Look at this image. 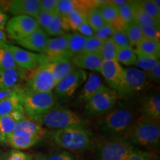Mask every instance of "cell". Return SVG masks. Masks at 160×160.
<instances>
[{
    "mask_svg": "<svg viewBox=\"0 0 160 160\" xmlns=\"http://www.w3.org/2000/svg\"><path fill=\"white\" fill-rule=\"evenodd\" d=\"M137 59L135 62V65L140 68L144 71L149 72L159 62V58H153L146 56L137 54Z\"/></svg>",
    "mask_w": 160,
    "mask_h": 160,
    "instance_id": "cell-38",
    "label": "cell"
},
{
    "mask_svg": "<svg viewBox=\"0 0 160 160\" xmlns=\"http://www.w3.org/2000/svg\"><path fill=\"white\" fill-rule=\"evenodd\" d=\"M27 160H48L47 155H37L34 158L28 157Z\"/></svg>",
    "mask_w": 160,
    "mask_h": 160,
    "instance_id": "cell-55",
    "label": "cell"
},
{
    "mask_svg": "<svg viewBox=\"0 0 160 160\" xmlns=\"http://www.w3.org/2000/svg\"><path fill=\"white\" fill-rule=\"evenodd\" d=\"M40 28L34 18L28 16H16L8 21L6 31L9 37L18 40L22 39Z\"/></svg>",
    "mask_w": 160,
    "mask_h": 160,
    "instance_id": "cell-9",
    "label": "cell"
},
{
    "mask_svg": "<svg viewBox=\"0 0 160 160\" xmlns=\"http://www.w3.org/2000/svg\"><path fill=\"white\" fill-rule=\"evenodd\" d=\"M24 88L18 87L13 94L0 101V117L8 115L17 110L23 109Z\"/></svg>",
    "mask_w": 160,
    "mask_h": 160,
    "instance_id": "cell-21",
    "label": "cell"
},
{
    "mask_svg": "<svg viewBox=\"0 0 160 160\" xmlns=\"http://www.w3.org/2000/svg\"><path fill=\"white\" fill-rule=\"evenodd\" d=\"M131 46H136L144 39L141 28L135 22L127 24L124 30Z\"/></svg>",
    "mask_w": 160,
    "mask_h": 160,
    "instance_id": "cell-30",
    "label": "cell"
},
{
    "mask_svg": "<svg viewBox=\"0 0 160 160\" xmlns=\"http://www.w3.org/2000/svg\"><path fill=\"white\" fill-rule=\"evenodd\" d=\"M120 17L126 23L128 24L134 22V7L133 1H129L128 2L121 7L117 8Z\"/></svg>",
    "mask_w": 160,
    "mask_h": 160,
    "instance_id": "cell-39",
    "label": "cell"
},
{
    "mask_svg": "<svg viewBox=\"0 0 160 160\" xmlns=\"http://www.w3.org/2000/svg\"><path fill=\"white\" fill-rule=\"evenodd\" d=\"M41 139L38 136L29 135L20 131H13L7 138V143L15 149L25 150L34 146Z\"/></svg>",
    "mask_w": 160,
    "mask_h": 160,
    "instance_id": "cell-19",
    "label": "cell"
},
{
    "mask_svg": "<svg viewBox=\"0 0 160 160\" xmlns=\"http://www.w3.org/2000/svg\"><path fill=\"white\" fill-rule=\"evenodd\" d=\"M119 49L132 48L127 36L124 31H117L113 33L111 38Z\"/></svg>",
    "mask_w": 160,
    "mask_h": 160,
    "instance_id": "cell-42",
    "label": "cell"
},
{
    "mask_svg": "<svg viewBox=\"0 0 160 160\" xmlns=\"http://www.w3.org/2000/svg\"><path fill=\"white\" fill-rule=\"evenodd\" d=\"M148 85L145 72L137 68H126L121 83L116 92L122 97H128L142 91Z\"/></svg>",
    "mask_w": 160,
    "mask_h": 160,
    "instance_id": "cell-6",
    "label": "cell"
},
{
    "mask_svg": "<svg viewBox=\"0 0 160 160\" xmlns=\"http://www.w3.org/2000/svg\"><path fill=\"white\" fill-rule=\"evenodd\" d=\"M0 48L11 52L16 64L20 69L25 71H32L39 67L42 60V54H37L33 52L22 49L17 46L3 43Z\"/></svg>",
    "mask_w": 160,
    "mask_h": 160,
    "instance_id": "cell-10",
    "label": "cell"
},
{
    "mask_svg": "<svg viewBox=\"0 0 160 160\" xmlns=\"http://www.w3.org/2000/svg\"><path fill=\"white\" fill-rule=\"evenodd\" d=\"M8 155H1L0 156V160H8Z\"/></svg>",
    "mask_w": 160,
    "mask_h": 160,
    "instance_id": "cell-59",
    "label": "cell"
},
{
    "mask_svg": "<svg viewBox=\"0 0 160 160\" xmlns=\"http://www.w3.org/2000/svg\"><path fill=\"white\" fill-rule=\"evenodd\" d=\"M17 122L10 115L0 117V133L6 138L13 133Z\"/></svg>",
    "mask_w": 160,
    "mask_h": 160,
    "instance_id": "cell-37",
    "label": "cell"
},
{
    "mask_svg": "<svg viewBox=\"0 0 160 160\" xmlns=\"http://www.w3.org/2000/svg\"><path fill=\"white\" fill-rule=\"evenodd\" d=\"M26 71L23 70L0 71V91L19 87L18 84L25 77Z\"/></svg>",
    "mask_w": 160,
    "mask_h": 160,
    "instance_id": "cell-23",
    "label": "cell"
},
{
    "mask_svg": "<svg viewBox=\"0 0 160 160\" xmlns=\"http://www.w3.org/2000/svg\"><path fill=\"white\" fill-rule=\"evenodd\" d=\"M65 37L68 42L70 59H73L76 56L82 53L87 38L79 33H66Z\"/></svg>",
    "mask_w": 160,
    "mask_h": 160,
    "instance_id": "cell-25",
    "label": "cell"
},
{
    "mask_svg": "<svg viewBox=\"0 0 160 160\" xmlns=\"http://www.w3.org/2000/svg\"><path fill=\"white\" fill-rule=\"evenodd\" d=\"M42 125L51 128L61 130L83 126V120L77 114L65 108H51L33 119Z\"/></svg>",
    "mask_w": 160,
    "mask_h": 160,
    "instance_id": "cell-3",
    "label": "cell"
},
{
    "mask_svg": "<svg viewBox=\"0 0 160 160\" xmlns=\"http://www.w3.org/2000/svg\"><path fill=\"white\" fill-rule=\"evenodd\" d=\"M64 19L69 30L72 31H77L79 26L86 21L85 16L77 11L69 13L66 17H64Z\"/></svg>",
    "mask_w": 160,
    "mask_h": 160,
    "instance_id": "cell-36",
    "label": "cell"
},
{
    "mask_svg": "<svg viewBox=\"0 0 160 160\" xmlns=\"http://www.w3.org/2000/svg\"><path fill=\"white\" fill-rule=\"evenodd\" d=\"M144 38L154 41H160V32L159 29L151 25H139Z\"/></svg>",
    "mask_w": 160,
    "mask_h": 160,
    "instance_id": "cell-43",
    "label": "cell"
},
{
    "mask_svg": "<svg viewBox=\"0 0 160 160\" xmlns=\"http://www.w3.org/2000/svg\"><path fill=\"white\" fill-rule=\"evenodd\" d=\"M68 31L70 30L65 22L64 17L55 13L53 15V21L45 33L47 35L57 36V37L65 35V32Z\"/></svg>",
    "mask_w": 160,
    "mask_h": 160,
    "instance_id": "cell-28",
    "label": "cell"
},
{
    "mask_svg": "<svg viewBox=\"0 0 160 160\" xmlns=\"http://www.w3.org/2000/svg\"><path fill=\"white\" fill-rule=\"evenodd\" d=\"M103 42L99 40L95 37H91L87 38L86 42L84 48V53H93V54H99L101 51L102 45Z\"/></svg>",
    "mask_w": 160,
    "mask_h": 160,
    "instance_id": "cell-40",
    "label": "cell"
},
{
    "mask_svg": "<svg viewBox=\"0 0 160 160\" xmlns=\"http://www.w3.org/2000/svg\"><path fill=\"white\" fill-rule=\"evenodd\" d=\"M77 31H79L80 34L84 36V37H85L86 38L93 37V33H94V31L91 28V26L87 23L86 21L84 22L79 26Z\"/></svg>",
    "mask_w": 160,
    "mask_h": 160,
    "instance_id": "cell-47",
    "label": "cell"
},
{
    "mask_svg": "<svg viewBox=\"0 0 160 160\" xmlns=\"http://www.w3.org/2000/svg\"><path fill=\"white\" fill-rule=\"evenodd\" d=\"M104 87L101 78L94 73H91L80 93L79 101L86 103Z\"/></svg>",
    "mask_w": 160,
    "mask_h": 160,
    "instance_id": "cell-22",
    "label": "cell"
},
{
    "mask_svg": "<svg viewBox=\"0 0 160 160\" xmlns=\"http://www.w3.org/2000/svg\"><path fill=\"white\" fill-rule=\"evenodd\" d=\"M111 4H113V5H115L116 7L119 8L121 7L125 4H127L129 1H126V0H113V1H110Z\"/></svg>",
    "mask_w": 160,
    "mask_h": 160,
    "instance_id": "cell-53",
    "label": "cell"
},
{
    "mask_svg": "<svg viewBox=\"0 0 160 160\" xmlns=\"http://www.w3.org/2000/svg\"><path fill=\"white\" fill-rule=\"evenodd\" d=\"M132 151L133 148L129 142L115 139L100 144L96 153L99 160H126Z\"/></svg>",
    "mask_w": 160,
    "mask_h": 160,
    "instance_id": "cell-7",
    "label": "cell"
},
{
    "mask_svg": "<svg viewBox=\"0 0 160 160\" xmlns=\"http://www.w3.org/2000/svg\"><path fill=\"white\" fill-rule=\"evenodd\" d=\"M115 33V31L112 28L111 25L106 24L102 28L94 31L93 37H95L97 39L101 40L102 42H105L106 40L110 39L112 37L113 33Z\"/></svg>",
    "mask_w": 160,
    "mask_h": 160,
    "instance_id": "cell-44",
    "label": "cell"
},
{
    "mask_svg": "<svg viewBox=\"0 0 160 160\" xmlns=\"http://www.w3.org/2000/svg\"><path fill=\"white\" fill-rule=\"evenodd\" d=\"M58 0H39L40 9L47 13H55L57 11Z\"/></svg>",
    "mask_w": 160,
    "mask_h": 160,
    "instance_id": "cell-45",
    "label": "cell"
},
{
    "mask_svg": "<svg viewBox=\"0 0 160 160\" xmlns=\"http://www.w3.org/2000/svg\"><path fill=\"white\" fill-rule=\"evenodd\" d=\"M85 19L87 23L94 31L100 29L107 24L97 8L91 10L86 15Z\"/></svg>",
    "mask_w": 160,
    "mask_h": 160,
    "instance_id": "cell-33",
    "label": "cell"
},
{
    "mask_svg": "<svg viewBox=\"0 0 160 160\" xmlns=\"http://www.w3.org/2000/svg\"><path fill=\"white\" fill-rule=\"evenodd\" d=\"M57 85V82L53 74L41 64L30 75L25 88L37 93H51Z\"/></svg>",
    "mask_w": 160,
    "mask_h": 160,
    "instance_id": "cell-8",
    "label": "cell"
},
{
    "mask_svg": "<svg viewBox=\"0 0 160 160\" xmlns=\"http://www.w3.org/2000/svg\"><path fill=\"white\" fill-rule=\"evenodd\" d=\"M7 70L19 71L22 69H20L16 64L11 52L7 49L0 48V71Z\"/></svg>",
    "mask_w": 160,
    "mask_h": 160,
    "instance_id": "cell-32",
    "label": "cell"
},
{
    "mask_svg": "<svg viewBox=\"0 0 160 160\" xmlns=\"http://www.w3.org/2000/svg\"><path fill=\"white\" fill-rule=\"evenodd\" d=\"M71 62L76 67L82 69H88L93 71H99L103 60L99 54L84 53L76 56L71 59Z\"/></svg>",
    "mask_w": 160,
    "mask_h": 160,
    "instance_id": "cell-20",
    "label": "cell"
},
{
    "mask_svg": "<svg viewBox=\"0 0 160 160\" xmlns=\"http://www.w3.org/2000/svg\"><path fill=\"white\" fill-rule=\"evenodd\" d=\"M137 57L134 50L132 48L119 49L117 54V62L122 63L124 65L130 66L135 65Z\"/></svg>",
    "mask_w": 160,
    "mask_h": 160,
    "instance_id": "cell-35",
    "label": "cell"
},
{
    "mask_svg": "<svg viewBox=\"0 0 160 160\" xmlns=\"http://www.w3.org/2000/svg\"><path fill=\"white\" fill-rule=\"evenodd\" d=\"M8 17L3 12H0V30H3L8 22Z\"/></svg>",
    "mask_w": 160,
    "mask_h": 160,
    "instance_id": "cell-51",
    "label": "cell"
},
{
    "mask_svg": "<svg viewBox=\"0 0 160 160\" xmlns=\"http://www.w3.org/2000/svg\"><path fill=\"white\" fill-rule=\"evenodd\" d=\"M129 137L133 142L144 147H152L159 142V121L142 116L131 127Z\"/></svg>",
    "mask_w": 160,
    "mask_h": 160,
    "instance_id": "cell-2",
    "label": "cell"
},
{
    "mask_svg": "<svg viewBox=\"0 0 160 160\" xmlns=\"http://www.w3.org/2000/svg\"><path fill=\"white\" fill-rule=\"evenodd\" d=\"M46 61H53L57 59H70L68 42L65 35L49 39L45 51L44 52Z\"/></svg>",
    "mask_w": 160,
    "mask_h": 160,
    "instance_id": "cell-13",
    "label": "cell"
},
{
    "mask_svg": "<svg viewBox=\"0 0 160 160\" xmlns=\"http://www.w3.org/2000/svg\"><path fill=\"white\" fill-rule=\"evenodd\" d=\"M56 97L53 93H37L24 88L22 106L28 117L34 119L53 108Z\"/></svg>",
    "mask_w": 160,
    "mask_h": 160,
    "instance_id": "cell-4",
    "label": "cell"
},
{
    "mask_svg": "<svg viewBox=\"0 0 160 160\" xmlns=\"http://www.w3.org/2000/svg\"><path fill=\"white\" fill-rule=\"evenodd\" d=\"M97 9L105 22L111 25L115 32L124 31L127 23L120 17L117 7L111 4L110 1H105Z\"/></svg>",
    "mask_w": 160,
    "mask_h": 160,
    "instance_id": "cell-15",
    "label": "cell"
},
{
    "mask_svg": "<svg viewBox=\"0 0 160 160\" xmlns=\"http://www.w3.org/2000/svg\"><path fill=\"white\" fill-rule=\"evenodd\" d=\"M9 1H0V12L8 11Z\"/></svg>",
    "mask_w": 160,
    "mask_h": 160,
    "instance_id": "cell-52",
    "label": "cell"
},
{
    "mask_svg": "<svg viewBox=\"0 0 160 160\" xmlns=\"http://www.w3.org/2000/svg\"><path fill=\"white\" fill-rule=\"evenodd\" d=\"M133 120V114L128 109H118L110 112L103 122V129L111 133H119L128 129Z\"/></svg>",
    "mask_w": 160,
    "mask_h": 160,
    "instance_id": "cell-11",
    "label": "cell"
},
{
    "mask_svg": "<svg viewBox=\"0 0 160 160\" xmlns=\"http://www.w3.org/2000/svg\"><path fill=\"white\" fill-rule=\"evenodd\" d=\"M6 42H7V37H6L5 31L3 30H0V45L6 43Z\"/></svg>",
    "mask_w": 160,
    "mask_h": 160,
    "instance_id": "cell-54",
    "label": "cell"
},
{
    "mask_svg": "<svg viewBox=\"0 0 160 160\" xmlns=\"http://www.w3.org/2000/svg\"><path fill=\"white\" fill-rule=\"evenodd\" d=\"M118 95L114 90L104 87L86 102L85 111L89 116H99L108 113L115 105Z\"/></svg>",
    "mask_w": 160,
    "mask_h": 160,
    "instance_id": "cell-5",
    "label": "cell"
},
{
    "mask_svg": "<svg viewBox=\"0 0 160 160\" xmlns=\"http://www.w3.org/2000/svg\"><path fill=\"white\" fill-rule=\"evenodd\" d=\"M147 77L152 81H154L155 82H159L160 79V62L157 64V65L151 70V71L148 72Z\"/></svg>",
    "mask_w": 160,
    "mask_h": 160,
    "instance_id": "cell-48",
    "label": "cell"
},
{
    "mask_svg": "<svg viewBox=\"0 0 160 160\" xmlns=\"http://www.w3.org/2000/svg\"><path fill=\"white\" fill-rule=\"evenodd\" d=\"M153 3H154V5H156V7L160 11V1L159 0H153Z\"/></svg>",
    "mask_w": 160,
    "mask_h": 160,
    "instance_id": "cell-58",
    "label": "cell"
},
{
    "mask_svg": "<svg viewBox=\"0 0 160 160\" xmlns=\"http://www.w3.org/2000/svg\"><path fill=\"white\" fill-rule=\"evenodd\" d=\"M137 2L138 5L146 15L160 22V11L156 7L153 0H142Z\"/></svg>",
    "mask_w": 160,
    "mask_h": 160,
    "instance_id": "cell-34",
    "label": "cell"
},
{
    "mask_svg": "<svg viewBox=\"0 0 160 160\" xmlns=\"http://www.w3.org/2000/svg\"><path fill=\"white\" fill-rule=\"evenodd\" d=\"M13 131L23 132L27 134L38 136L41 138L46 133V130L44 128L41 124L36 120L28 117L21 120L16 125L15 129Z\"/></svg>",
    "mask_w": 160,
    "mask_h": 160,
    "instance_id": "cell-24",
    "label": "cell"
},
{
    "mask_svg": "<svg viewBox=\"0 0 160 160\" xmlns=\"http://www.w3.org/2000/svg\"><path fill=\"white\" fill-rule=\"evenodd\" d=\"M125 69L117 61L103 62L99 72L111 88L116 91L121 83Z\"/></svg>",
    "mask_w": 160,
    "mask_h": 160,
    "instance_id": "cell-14",
    "label": "cell"
},
{
    "mask_svg": "<svg viewBox=\"0 0 160 160\" xmlns=\"http://www.w3.org/2000/svg\"><path fill=\"white\" fill-rule=\"evenodd\" d=\"M0 143H7V138H6L3 134H2L1 133H0Z\"/></svg>",
    "mask_w": 160,
    "mask_h": 160,
    "instance_id": "cell-56",
    "label": "cell"
},
{
    "mask_svg": "<svg viewBox=\"0 0 160 160\" xmlns=\"http://www.w3.org/2000/svg\"><path fill=\"white\" fill-rule=\"evenodd\" d=\"M48 39V36L45 32L39 28L27 37L18 40L17 43L30 51L44 53Z\"/></svg>",
    "mask_w": 160,
    "mask_h": 160,
    "instance_id": "cell-16",
    "label": "cell"
},
{
    "mask_svg": "<svg viewBox=\"0 0 160 160\" xmlns=\"http://www.w3.org/2000/svg\"><path fill=\"white\" fill-rule=\"evenodd\" d=\"M134 7V22L139 25H151L159 29V22L156 21L146 15L138 5L137 1H133Z\"/></svg>",
    "mask_w": 160,
    "mask_h": 160,
    "instance_id": "cell-31",
    "label": "cell"
},
{
    "mask_svg": "<svg viewBox=\"0 0 160 160\" xmlns=\"http://www.w3.org/2000/svg\"><path fill=\"white\" fill-rule=\"evenodd\" d=\"M144 116L158 120L160 119V96L159 93L148 98L143 105Z\"/></svg>",
    "mask_w": 160,
    "mask_h": 160,
    "instance_id": "cell-27",
    "label": "cell"
},
{
    "mask_svg": "<svg viewBox=\"0 0 160 160\" xmlns=\"http://www.w3.org/2000/svg\"><path fill=\"white\" fill-rule=\"evenodd\" d=\"M48 160H75L71 153L68 151H55L47 155Z\"/></svg>",
    "mask_w": 160,
    "mask_h": 160,
    "instance_id": "cell-46",
    "label": "cell"
},
{
    "mask_svg": "<svg viewBox=\"0 0 160 160\" xmlns=\"http://www.w3.org/2000/svg\"><path fill=\"white\" fill-rule=\"evenodd\" d=\"M27 155L19 151H12L8 157V160H27Z\"/></svg>",
    "mask_w": 160,
    "mask_h": 160,
    "instance_id": "cell-49",
    "label": "cell"
},
{
    "mask_svg": "<svg viewBox=\"0 0 160 160\" xmlns=\"http://www.w3.org/2000/svg\"><path fill=\"white\" fill-rule=\"evenodd\" d=\"M53 15H54V13H47V12L40 11L34 19L37 21L40 28L45 32L48 29L52 21H53Z\"/></svg>",
    "mask_w": 160,
    "mask_h": 160,
    "instance_id": "cell-41",
    "label": "cell"
},
{
    "mask_svg": "<svg viewBox=\"0 0 160 160\" xmlns=\"http://www.w3.org/2000/svg\"><path fill=\"white\" fill-rule=\"evenodd\" d=\"M134 51L136 54L153 58H159L160 43L159 42L144 38L138 45H136Z\"/></svg>",
    "mask_w": 160,
    "mask_h": 160,
    "instance_id": "cell-26",
    "label": "cell"
},
{
    "mask_svg": "<svg viewBox=\"0 0 160 160\" xmlns=\"http://www.w3.org/2000/svg\"><path fill=\"white\" fill-rule=\"evenodd\" d=\"M86 79V73L82 70H74L62 79L55 88L56 94L59 97H70Z\"/></svg>",
    "mask_w": 160,
    "mask_h": 160,
    "instance_id": "cell-12",
    "label": "cell"
},
{
    "mask_svg": "<svg viewBox=\"0 0 160 160\" xmlns=\"http://www.w3.org/2000/svg\"><path fill=\"white\" fill-rule=\"evenodd\" d=\"M8 11L16 16H28L35 18L39 13V0H13L9 1Z\"/></svg>",
    "mask_w": 160,
    "mask_h": 160,
    "instance_id": "cell-17",
    "label": "cell"
},
{
    "mask_svg": "<svg viewBox=\"0 0 160 160\" xmlns=\"http://www.w3.org/2000/svg\"><path fill=\"white\" fill-rule=\"evenodd\" d=\"M41 64H43L46 68L53 74L56 81L57 82V84L74 71V65L70 59H62L53 60V61H46L45 56L43 55V59Z\"/></svg>",
    "mask_w": 160,
    "mask_h": 160,
    "instance_id": "cell-18",
    "label": "cell"
},
{
    "mask_svg": "<svg viewBox=\"0 0 160 160\" xmlns=\"http://www.w3.org/2000/svg\"><path fill=\"white\" fill-rule=\"evenodd\" d=\"M146 160H157V157L154 153H151V154L150 155V157Z\"/></svg>",
    "mask_w": 160,
    "mask_h": 160,
    "instance_id": "cell-57",
    "label": "cell"
},
{
    "mask_svg": "<svg viewBox=\"0 0 160 160\" xmlns=\"http://www.w3.org/2000/svg\"><path fill=\"white\" fill-rule=\"evenodd\" d=\"M53 139L58 146L73 151L88 149L91 145V133L83 126L57 130Z\"/></svg>",
    "mask_w": 160,
    "mask_h": 160,
    "instance_id": "cell-1",
    "label": "cell"
},
{
    "mask_svg": "<svg viewBox=\"0 0 160 160\" xmlns=\"http://www.w3.org/2000/svg\"><path fill=\"white\" fill-rule=\"evenodd\" d=\"M119 48L111 39L103 42L99 56L103 62L117 61V54Z\"/></svg>",
    "mask_w": 160,
    "mask_h": 160,
    "instance_id": "cell-29",
    "label": "cell"
},
{
    "mask_svg": "<svg viewBox=\"0 0 160 160\" xmlns=\"http://www.w3.org/2000/svg\"><path fill=\"white\" fill-rule=\"evenodd\" d=\"M18 87L14 88H12V89H8V90H2L0 91V101L3 100L5 98L10 97V96L13 94V93L16 91Z\"/></svg>",
    "mask_w": 160,
    "mask_h": 160,
    "instance_id": "cell-50",
    "label": "cell"
}]
</instances>
